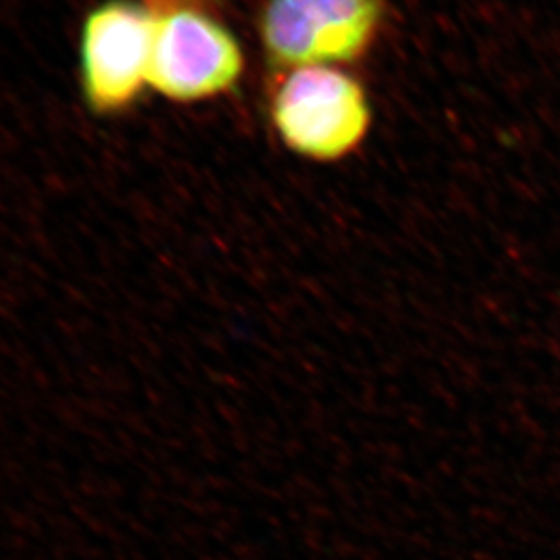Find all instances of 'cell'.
Listing matches in <instances>:
<instances>
[{
  "mask_svg": "<svg viewBox=\"0 0 560 560\" xmlns=\"http://www.w3.org/2000/svg\"><path fill=\"white\" fill-rule=\"evenodd\" d=\"M271 122L296 155L339 161L366 139L372 106L361 82L339 66H307L288 71L280 82Z\"/></svg>",
  "mask_w": 560,
  "mask_h": 560,
  "instance_id": "6da1fadb",
  "label": "cell"
},
{
  "mask_svg": "<svg viewBox=\"0 0 560 560\" xmlns=\"http://www.w3.org/2000/svg\"><path fill=\"white\" fill-rule=\"evenodd\" d=\"M383 0H268L260 43L271 65L291 71L353 62L375 43Z\"/></svg>",
  "mask_w": 560,
  "mask_h": 560,
  "instance_id": "7a4b0ae2",
  "label": "cell"
},
{
  "mask_svg": "<svg viewBox=\"0 0 560 560\" xmlns=\"http://www.w3.org/2000/svg\"><path fill=\"white\" fill-rule=\"evenodd\" d=\"M155 21L133 0H106L88 13L79 38V79L93 114H119L150 86Z\"/></svg>",
  "mask_w": 560,
  "mask_h": 560,
  "instance_id": "3957f363",
  "label": "cell"
},
{
  "mask_svg": "<svg viewBox=\"0 0 560 560\" xmlns=\"http://www.w3.org/2000/svg\"><path fill=\"white\" fill-rule=\"evenodd\" d=\"M244 71L241 44L202 11L177 8L156 15L150 86L173 103H200L235 88Z\"/></svg>",
  "mask_w": 560,
  "mask_h": 560,
  "instance_id": "277c9868",
  "label": "cell"
}]
</instances>
